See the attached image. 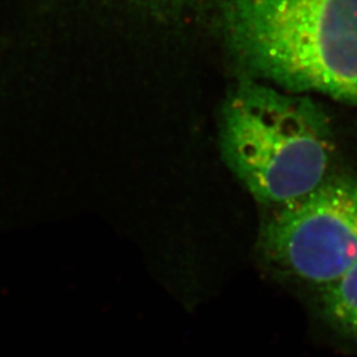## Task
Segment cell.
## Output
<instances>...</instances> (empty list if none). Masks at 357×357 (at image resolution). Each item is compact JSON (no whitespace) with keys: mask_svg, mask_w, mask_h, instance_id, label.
<instances>
[{"mask_svg":"<svg viewBox=\"0 0 357 357\" xmlns=\"http://www.w3.org/2000/svg\"><path fill=\"white\" fill-rule=\"evenodd\" d=\"M222 22L250 78L357 105V0H222Z\"/></svg>","mask_w":357,"mask_h":357,"instance_id":"obj_1","label":"cell"},{"mask_svg":"<svg viewBox=\"0 0 357 357\" xmlns=\"http://www.w3.org/2000/svg\"><path fill=\"white\" fill-rule=\"evenodd\" d=\"M221 158L258 204L293 203L333 172L335 131L326 109L246 77L222 103Z\"/></svg>","mask_w":357,"mask_h":357,"instance_id":"obj_2","label":"cell"},{"mask_svg":"<svg viewBox=\"0 0 357 357\" xmlns=\"http://www.w3.org/2000/svg\"><path fill=\"white\" fill-rule=\"evenodd\" d=\"M258 248L277 270L319 289L342 278L357 261V175L333 171L306 196L270 209Z\"/></svg>","mask_w":357,"mask_h":357,"instance_id":"obj_3","label":"cell"},{"mask_svg":"<svg viewBox=\"0 0 357 357\" xmlns=\"http://www.w3.org/2000/svg\"><path fill=\"white\" fill-rule=\"evenodd\" d=\"M324 315L340 331L357 340V261L342 278L319 289Z\"/></svg>","mask_w":357,"mask_h":357,"instance_id":"obj_4","label":"cell"},{"mask_svg":"<svg viewBox=\"0 0 357 357\" xmlns=\"http://www.w3.org/2000/svg\"><path fill=\"white\" fill-rule=\"evenodd\" d=\"M128 1L139 4V6H146V7H153V8H176L187 3H191L193 0H128Z\"/></svg>","mask_w":357,"mask_h":357,"instance_id":"obj_5","label":"cell"}]
</instances>
